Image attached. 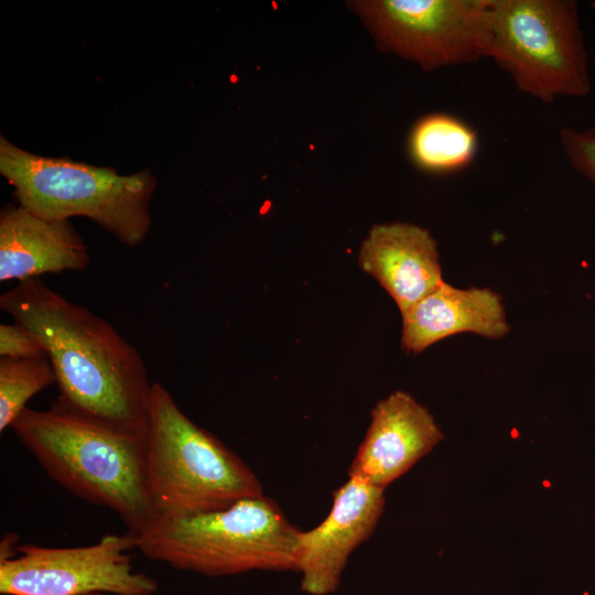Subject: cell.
Instances as JSON below:
<instances>
[{
	"mask_svg": "<svg viewBox=\"0 0 595 595\" xmlns=\"http://www.w3.org/2000/svg\"><path fill=\"white\" fill-rule=\"evenodd\" d=\"M14 322L36 333L53 365V407L128 435L144 437L152 385L139 350L106 320L71 302L41 279L0 296Z\"/></svg>",
	"mask_w": 595,
	"mask_h": 595,
	"instance_id": "obj_1",
	"label": "cell"
},
{
	"mask_svg": "<svg viewBox=\"0 0 595 595\" xmlns=\"http://www.w3.org/2000/svg\"><path fill=\"white\" fill-rule=\"evenodd\" d=\"M45 473L73 495L113 511L136 534L156 517L145 436L120 433L52 405L25 408L11 425Z\"/></svg>",
	"mask_w": 595,
	"mask_h": 595,
	"instance_id": "obj_2",
	"label": "cell"
},
{
	"mask_svg": "<svg viewBox=\"0 0 595 595\" xmlns=\"http://www.w3.org/2000/svg\"><path fill=\"white\" fill-rule=\"evenodd\" d=\"M300 529L267 496L190 516H158L136 534L148 559L206 576L294 571Z\"/></svg>",
	"mask_w": 595,
	"mask_h": 595,
	"instance_id": "obj_3",
	"label": "cell"
},
{
	"mask_svg": "<svg viewBox=\"0 0 595 595\" xmlns=\"http://www.w3.org/2000/svg\"><path fill=\"white\" fill-rule=\"evenodd\" d=\"M145 469L158 516H190L263 496L261 482L232 450L197 425L153 382Z\"/></svg>",
	"mask_w": 595,
	"mask_h": 595,
	"instance_id": "obj_4",
	"label": "cell"
},
{
	"mask_svg": "<svg viewBox=\"0 0 595 595\" xmlns=\"http://www.w3.org/2000/svg\"><path fill=\"white\" fill-rule=\"evenodd\" d=\"M0 172L14 186L20 206L40 217L84 216L130 247L149 231L155 180L147 171L119 175L108 167L40 156L2 137Z\"/></svg>",
	"mask_w": 595,
	"mask_h": 595,
	"instance_id": "obj_5",
	"label": "cell"
},
{
	"mask_svg": "<svg viewBox=\"0 0 595 595\" xmlns=\"http://www.w3.org/2000/svg\"><path fill=\"white\" fill-rule=\"evenodd\" d=\"M486 57L542 102L592 91L574 0H491Z\"/></svg>",
	"mask_w": 595,
	"mask_h": 595,
	"instance_id": "obj_6",
	"label": "cell"
},
{
	"mask_svg": "<svg viewBox=\"0 0 595 595\" xmlns=\"http://www.w3.org/2000/svg\"><path fill=\"white\" fill-rule=\"evenodd\" d=\"M347 6L379 50L422 69L486 57L491 0H358Z\"/></svg>",
	"mask_w": 595,
	"mask_h": 595,
	"instance_id": "obj_7",
	"label": "cell"
},
{
	"mask_svg": "<svg viewBox=\"0 0 595 595\" xmlns=\"http://www.w3.org/2000/svg\"><path fill=\"white\" fill-rule=\"evenodd\" d=\"M136 533L107 534L82 547L17 545V553L0 560L2 595H154L152 576L133 569L130 550Z\"/></svg>",
	"mask_w": 595,
	"mask_h": 595,
	"instance_id": "obj_8",
	"label": "cell"
},
{
	"mask_svg": "<svg viewBox=\"0 0 595 595\" xmlns=\"http://www.w3.org/2000/svg\"><path fill=\"white\" fill-rule=\"evenodd\" d=\"M385 489L349 477L333 491L328 515L316 527L300 531L294 560L301 589L328 595L340 585L350 554L375 531L383 512Z\"/></svg>",
	"mask_w": 595,
	"mask_h": 595,
	"instance_id": "obj_9",
	"label": "cell"
},
{
	"mask_svg": "<svg viewBox=\"0 0 595 595\" xmlns=\"http://www.w3.org/2000/svg\"><path fill=\"white\" fill-rule=\"evenodd\" d=\"M444 434L430 411L405 391L376 403L348 476L385 489L430 453Z\"/></svg>",
	"mask_w": 595,
	"mask_h": 595,
	"instance_id": "obj_10",
	"label": "cell"
},
{
	"mask_svg": "<svg viewBox=\"0 0 595 595\" xmlns=\"http://www.w3.org/2000/svg\"><path fill=\"white\" fill-rule=\"evenodd\" d=\"M358 264L407 312L442 282L437 244L418 225H374L358 251Z\"/></svg>",
	"mask_w": 595,
	"mask_h": 595,
	"instance_id": "obj_11",
	"label": "cell"
},
{
	"mask_svg": "<svg viewBox=\"0 0 595 595\" xmlns=\"http://www.w3.org/2000/svg\"><path fill=\"white\" fill-rule=\"evenodd\" d=\"M88 262L87 247L68 219H46L20 205L1 210V282L78 271Z\"/></svg>",
	"mask_w": 595,
	"mask_h": 595,
	"instance_id": "obj_12",
	"label": "cell"
},
{
	"mask_svg": "<svg viewBox=\"0 0 595 595\" xmlns=\"http://www.w3.org/2000/svg\"><path fill=\"white\" fill-rule=\"evenodd\" d=\"M401 316V345L413 354L461 333L497 339L510 331L499 294L486 288L459 289L444 281Z\"/></svg>",
	"mask_w": 595,
	"mask_h": 595,
	"instance_id": "obj_13",
	"label": "cell"
},
{
	"mask_svg": "<svg viewBox=\"0 0 595 595\" xmlns=\"http://www.w3.org/2000/svg\"><path fill=\"white\" fill-rule=\"evenodd\" d=\"M478 147L476 131L451 115H428L413 126L409 152L421 169L435 173L456 172L474 160Z\"/></svg>",
	"mask_w": 595,
	"mask_h": 595,
	"instance_id": "obj_14",
	"label": "cell"
},
{
	"mask_svg": "<svg viewBox=\"0 0 595 595\" xmlns=\"http://www.w3.org/2000/svg\"><path fill=\"white\" fill-rule=\"evenodd\" d=\"M54 382L48 356L0 357V432L11 428L32 397Z\"/></svg>",
	"mask_w": 595,
	"mask_h": 595,
	"instance_id": "obj_15",
	"label": "cell"
},
{
	"mask_svg": "<svg viewBox=\"0 0 595 595\" xmlns=\"http://www.w3.org/2000/svg\"><path fill=\"white\" fill-rule=\"evenodd\" d=\"M559 139L570 165L595 185V126L586 129L564 127Z\"/></svg>",
	"mask_w": 595,
	"mask_h": 595,
	"instance_id": "obj_16",
	"label": "cell"
},
{
	"mask_svg": "<svg viewBox=\"0 0 595 595\" xmlns=\"http://www.w3.org/2000/svg\"><path fill=\"white\" fill-rule=\"evenodd\" d=\"M47 356L41 337L26 326L14 322L0 325V357L26 358Z\"/></svg>",
	"mask_w": 595,
	"mask_h": 595,
	"instance_id": "obj_17",
	"label": "cell"
},
{
	"mask_svg": "<svg viewBox=\"0 0 595 595\" xmlns=\"http://www.w3.org/2000/svg\"><path fill=\"white\" fill-rule=\"evenodd\" d=\"M88 595H110V594H105V593H94V594H88Z\"/></svg>",
	"mask_w": 595,
	"mask_h": 595,
	"instance_id": "obj_18",
	"label": "cell"
}]
</instances>
